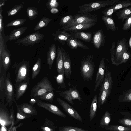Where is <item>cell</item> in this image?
I'll return each mask as SVG.
<instances>
[{
	"label": "cell",
	"instance_id": "cell-21",
	"mask_svg": "<svg viewBox=\"0 0 131 131\" xmlns=\"http://www.w3.org/2000/svg\"><path fill=\"white\" fill-rule=\"evenodd\" d=\"M71 37L78 39L84 41L91 42L92 33L81 31H74L70 32Z\"/></svg>",
	"mask_w": 131,
	"mask_h": 131
},
{
	"label": "cell",
	"instance_id": "cell-55",
	"mask_svg": "<svg viewBox=\"0 0 131 131\" xmlns=\"http://www.w3.org/2000/svg\"><path fill=\"white\" fill-rule=\"evenodd\" d=\"M37 100L35 98H32L29 101V103L30 104L33 105L34 104L36 103Z\"/></svg>",
	"mask_w": 131,
	"mask_h": 131
},
{
	"label": "cell",
	"instance_id": "cell-20",
	"mask_svg": "<svg viewBox=\"0 0 131 131\" xmlns=\"http://www.w3.org/2000/svg\"><path fill=\"white\" fill-rule=\"evenodd\" d=\"M27 25L20 27L12 31L8 35L5 36L7 42L18 40L27 29Z\"/></svg>",
	"mask_w": 131,
	"mask_h": 131
},
{
	"label": "cell",
	"instance_id": "cell-50",
	"mask_svg": "<svg viewBox=\"0 0 131 131\" xmlns=\"http://www.w3.org/2000/svg\"><path fill=\"white\" fill-rule=\"evenodd\" d=\"M115 12L114 8L111 6L103 10L102 11V14L105 16L112 18L113 14Z\"/></svg>",
	"mask_w": 131,
	"mask_h": 131
},
{
	"label": "cell",
	"instance_id": "cell-45",
	"mask_svg": "<svg viewBox=\"0 0 131 131\" xmlns=\"http://www.w3.org/2000/svg\"><path fill=\"white\" fill-rule=\"evenodd\" d=\"M59 131H89L81 128L69 126L60 127Z\"/></svg>",
	"mask_w": 131,
	"mask_h": 131
},
{
	"label": "cell",
	"instance_id": "cell-39",
	"mask_svg": "<svg viewBox=\"0 0 131 131\" xmlns=\"http://www.w3.org/2000/svg\"><path fill=\"white\" fill-rule=\"evenodd\" d=\"M110 131H131V128L118 125H111L104 127Z\"/></svg>",
	"mask_w": 131,
	"mask_h": 131
},
{
	"label": "cell",
	"instance_id": "cell-54",
	"mask_svg": "<svg viewBox=\"0 0 131 131\" xmlns=\"http://www.w3.org/2000/svg\"><path fill=\"white\" fill-rule=\"evenodd\" d=\"M10 113L12 121V124L9 128V130H11L12 128L14 127L15 125V121L14 114V111L13 106L11 108Z\"/></svg>",
	"mask_w": 131,
	"mask_h": 131
},
{
	"label": "cell",
	"instance_id": "cell-61",
	"mask_svg": "<svg viewBox=\"0 0 131 131\" xmlns=\"http://www.w3.org/2000/svg\"></svg>",
	"mask_w": 131,
	"mask_h": 131
},
{
	"label": "cell",
	"instance_id": "cell-56",
	"mask_svg": "<svg viewBox=\"0 0 131 131\" xmlns=\"http://www.w3.org/2000/svg\"><path fill=\"white\" fill-rule=\"evenodd\" d=\"M130 33L131 34L130 36V37H129V46L130 49V57L129 59H131V29L130 30Z\"/></svg>",
	"mask_w": 131,
	"mask_h": 131
},
{
	"label": "cell",
	"instance_id": "cell-2",
	"mask_svg": "<svg viewBox=\"0 0 131 131\" xmlns=\"http://www.w3.org/2000/svg\"><path fill=\"white\" fill-rule=\"evenodd\" d=\"M12 68L15 72L16 83L29 81L30 65L29 61L23 59L19 63H14Z\"/></svg>",
	"mask_w": 131,
	"mask_h": 131
},
{
	"label": "cell",
	"instance_id": "cell-36",
	"mask_svg": "<svg viewBox=\"0 0 131 131\" xmlns=\"http://www.w3.org/2000/svg\"><path fill=\"white\" fill-rule=\"evenodd\" d=\"M51 20L52 19L50 18L43 17L34 27V30L37 31L46 27Z\"/></svg>",
	"mask_w": 131,
	"mask_h": 131
},
{
	"label": "cell",
	"instance_id": "cell-13",
	"mask_svg": "<svg viewBox=\"0 0 131 131\" xmlns=\"http://www.w3.org/2000/svg\"><path fill=\"white\" fill-rule=\"evenodd\" d=\"M105 58L103 57L100 62L95 82L94 91H96L102 84L104 79L105 65Z\"/></svg>",
	"mask_w": 131,
	"mask_h": 131
},
{
	"label": "cell",
	"instance_id": "cell-11",
	"mask_svg": "<svg viewBox=\"0 0 131 131\" xmlns=\"http://www.w3.org/2000/svg\"><path fill=\"white\" fill-rule=\"evenodd\" d=\"M36 103L39 107L44 108L56 115L63 118L67 117L66 115L57 106L51 103L42 102L38 98Z\"/></svg>",
	"mask_w": 131,
	"mask_h": 131
},
{
	"label": "cell",
	"instance_id": "cell-47",
	"mask_svg": "<svg viewBox=\"0 0 131 131\" xmlns=\"http://www.w3.org/2000/svg\"><path fill=\"white\" fill-rule=\"evenodd\" d=\"M73 17V16L70 15L62 17L60 19L59 24L60 26H63L72 20Z\"/></svg>",
	"mask_w": 131,
	"mask_h": 131
},
{
	"label": "cell",
	"instance_id": "cell-35",
	"mask_svg": "<svg viewBox=\"0 0 131 131\" xmlns=\"http://www.w3.org/2000/svg\"><path fill=\"white\" fill-rule=\"evenodd\" d=\"M111 120V114L109 112L106 111L101 117L99 124V127L103 128L108 126Z\"/></svg>",
	"mask_w": 131,
	"mask_h": 131
},
{
	"label": "cell",
	"instance_id": "cell-12",
	"mask_svg": "<svg viewBox=\"0 0 131 131\" xmlns=\"http://www.w3.org/2000/svg\"><path fill=\"white\" fill-rule=\"evenodd\" d=\"M57 101L59 104L70 116L80 121H83L77 112L68 103L59 97L57 98Z\"/></svg>",
	"mask_w": 131,
	"mask_h": 131
},
{
	"label": "cell",
	"instance_id": "cell-48",
	"mask_svg": "<svg viewBox=\"0 0 131 131\" xmlns=\"http://www.w3.org/2000/svg\"><path fill=\"white\" fill-rule=\"evenodd\" d=\"M47 8L50 10L53 8H58L59 5V3L57 0H49L46 4Z\"/></svg>",
	"mask_w": 131,
	"mask_h": 131
},
{
	"label": "cell",
	"instance_id": "cell-17",
	"mask_svg": "<svg viewBox=\"0 0 131 131\" xmlns=\"http://www.w3.org/2000/svg\"><path fill=\"white\" fill-rule=\"evenodd\" d=\"M109 68L107 67H105L104 79L102 84L104 89L110 95L113 89V80Z\"/></svg>",
	"mask_w": 131,
	"mask_h": 131
},
{
	"label": "cell",
	"instance_id": "cell-51",
	"mask_svg": "<svg viewBox=\"0 0 131 131\" xmlns=\"http://www.w3.org/2000/svg\"><path fill=\"white\" fill-rule=\"evenodd\" d=\"M115 43L113 42L112 45L110 50L111 60L112 64L116 66L115 61Z\"/></svg>",
	"mask_w": 131,
	"mask_h": 131
},
{
	"label": "cell",
	"instance_id": "cell-41",
	"mask_svg": "<svg viewBox=\"0 0 131 131\" xmlns=\"http://www.w3.org/2000/svg\"><path fill=\"white\" fill-rule=\"evenodd\" d=\"M55 97L53 91H50L38 97L39 99L48 101L52 103Z\"/></svg>",
	"mask_w": 131,
	"mask_h": 131
},
{
	"label": "cell",
	"instance_id": "cell-3",
	"mask_svg": "<svg viewBox=\"0 0 131 131\" xmlns=\"http://www.w3.org/2000/svg\"><path fill=\"white\" fill-rule=\"evenodd\" d=\"M97 19V15L91 12L78 13L74 15L72 20L65 25L62 26L61 29L63 30L78 24L96 23Z\"/></svg>",
	"mask_w": 131,
	"mask_h": 131
},
{
	"label": "cell",
	"instance_id": "cell-19",
	"mask_svg": "<svg viewBox=\"0 0 131 131\" xmlns=\"http://www.w3.org/2000/svg\"><path fill=\"white\" fill-rule=\"evenodd\" d=\"M52 35L55 41H57L63 45L65 44L68 40L71 37L70 32H68L66 31H62L60 29H58Z\"/></svg>",
	"mask_w": 131,
	"mask_h": 131
},
{
	"label": "cell",
	"instance_id": "cell-6",
	"mask_svg": "<svg viewBox=\"0 0 131 131\" xmlns=\"http://www.w3.org/2000/svg\"><path fill=\"white\" fill-rule=\"evenodd\" d=\"M45 36L44 33H40L38 31L28 35L24 38L18 39L16 42L18 45L21 44L24 46H33L42 40Z\"/></svg>",
	"mask_w": 131,
	"mask_h": 131
},
{
	"label": "cell",
	"instance_id": "cell-49",
	"mask_svg": "<svg viewBox=\"0 0 131 131\" xmlns=\"http://www.w3.org/2000/svg\"><path fill=\"white\" fill-rule=\"evenodd\" d=\"M119 124L123 125L131 128V118H123L118 121Z\"/></svg>",
	"mask_w": 131,
	"mask_h": 131
},
{
	"label": "cell",
	"instance_id": "cell-32",
	"mask_svg": "<svg viewBox=\"0 0 131 131\" xmlns=\"http://www.w3.org/2000/svg\"><path fill=\"white\" fill-rule=\"evenodd\" d=\"M41 128L42 131H56L57 127L54 125L52 121L46 118Z\"/></svg>",
	"mask_w": 131,
	"mask_h": 131
},
{
	"label": "cell",
	"instance_id": "cell-24",
	"mask_svg": "<svg viewBox=\"0 0 131 131\" xmlns=\"http://www.w3.org/2000/svg\"><path fill=\"white\" fill-rule=\"evenodd\" d=\"M66 42L68 46L71 50L75 49L78 47H80L84 49H90L88 46L80 40L72 37L70 38Z\"/></svg>",
	"mask_w": 131,
	"mask_h": 131
},
{
	"label": "cell",
	"instance_id": "cell-9",
	"mask_svg": "<svg viewBox=\"0 0 131 131\" xmlns=\"http://www.w3.org/2000/svg\"><path fill=\"white\" fill-rule=\"evenodd\" d=\"M0 121L2 126L4 127L11 126L12 121L10 113L7 109L6 104L0 101Z\"/></svg>",
	"mask_w": 131,
	"mask_h": 131
},
{
	"label": "cell",
	"instance_id": "cell-53",
	"mask_svg": "<svg viewBox=\"0 0 131 131\" xmlns=\"http://www.w3.org/2000/svg\"><path fill=\"white\" fill-rule=\"evenodd\" d=\"M3 10L0 8V33L4 34L3 17L2 15Z\"/></svg>",
	"mask_w": 131,
	"mask_h": 131
},
{
	"label": "cell",
	"instance_id": "cell-25",
	"mask_svg": "<svg viewBox=\"0 0 131 131\" xmlns=\"http://www.w3.org/2000/svg\"><path fill=\"white\" fill-rule=\"evenodd\" d=\"M96 23L80 24L69 27L63 30L66 31L70 32L74 31H81L87 30L91 27L96 24Z\"/></svg>",
	"mask_w": 131,
	"mask_h": 131
},
{
	"label": "cell",
	"instance_id": "cell-16",
	"mask_svg": "<svg viewBox=\"0 0 131 131\" xmlns=\"http://www.w3.org/2000/svg\"><path fill=\"white\" fill-rule=\"evenodd\" d=\"M11 63V54L9 51L8 49L4 50L0 57V73L2 72V67L6 71L10 68Z\"/></svg>",
	"mask_w": 131,
	"mask_h": 131
},
{
	"label": "cell",
	"instance_id": "cell-1",
	"mask_svg": "<svg viewBox=\"0 0 131 131\" xmlns=\"http://www.w3.org/2000/svg\"><path fill=\"white\" fill-rule=\"evenodd\" d=\"M93 54L83 56L80 67V75L84 81L91 80L94 73L96 63L93 61Z\"/></svg>",
	"mask_w": 131,
	"mask_h": 131
},
{
	"label": "cell",
	"instance_id": "cell-31",
	"mask_svg": "<svg viewBox=\"0 0 131 131\" xmlns=\"http://www.w3.org/2000/svg\"><path fill=\"white\" fill-rule=\"evenodd\" d=\"M14 102L16 104L17 109L16 118L15 122V125H16L20 121L30 117L32 116L27 115L23 112L20 110L19 105L17 104L15 99Z\"/></svg>",
	"mask_w": 131,
	"mask_h": 131
},
{
	"label": "cell",
	"instance_id": "cell-59",
	"mask_svg": "<svg viewBox=\"0 0 131 131\" xmlns=\"http://www.w3.org/2000/svg\"><path fill=\"white\" fill-rule=\"evenodd\" d=\"M2 2L0 1V8H2V6L4 5L6 0H2Z\"/></svg>",
	"mask_w": 131,
	"mask_h": 131
},
{
	"label": "cell",
	"instance_id": "cell-26",
	"mask_svg": "<svg viewBox=\"0 0 131 131\" xmlns=\"http://www.w3.org/2000/svg\"><path fill=\"white\" fill-rule=\"evenodd\" d=\"M19 106L21 111L27 115L32 116L36 115L38 113L33 105L30 103L24 102L19 105Z\"/></svg>",
	"mask_w": 131,
	"mask_h": 131
},
{
	"label": "cell",
	"instance_id": "cell-33",
	"mask_svg": "<svg viewBox=\"0 0 131 131\" xmlns=\"http://www.w3.org/2000/svg\"><path fill=\"white\" fill-rule=\"evenodd\" d=\"M25 3L22 2L19 4L15 6L13 8L7 11L8 16H10L15 15L19 12L25 7Z\"/></svg>",
	"mask_w": 131,
	"mask_h": 131
},
{
	"label": "cell",
	"instance_id": "cell-8",
	"mask_svg": "<svg viewBox=\"0 0 131 131\" xmlns=\"http://www.w3.org/2000/svg\"><path fill=\"white\" fill-rule=\"evenodd\" d=\"M56 92L72 105L74 104V100L77 99L80 102L83 101L78 91L76 88L70 87L68 90L64 91H56Z\"/></svg>",
	"mask_w": 131,
	"mask_h": 131
},
{
	"label": "cell",
	"instance_id": "cell-38",
	"mask_svg": "<svg viewBox=\"0 0 131 131\" xmlns=\"http://www.w3.org/2000/svg\"><path fill=\"white\" fill-rule=\"evenodd\" d=\"M131 6V0L119 1L115 4L112 7L115 11L122 8H125Z\"/></svg>",
	"mask_w": 131,
	"mask_h": 131
},
{
	"label": "cell",
	"instance_id": "cell-10",
	"mask_svg": "<svg viewBox=\"0 0 131 131\" xmlns=\"http://www.w3.org/2000/svg\"><path fill=\"white\" fill-rule=\"evenodd\" d=\"M128 47V44L126 39L123 38L118 41L115 51V61L116 66L121 64L122 53Z\"/></svg>",
	"mask_w": 131,
	"mask_h": 131
},
{
	"label": "cell",
	"instance_id": "cell-57",
	"mask_svg": "<svg viewBox=\"0 0 131 131\" xmlns=\"http://www.w3.org/2000/svg\"><path fill=\"white\" fill-rule=\"evenodd\" d=\"M51 13L52 14H55L59 12L58 9L57 8H53L50 10Z\"/></svg>",
	"mask_w": 131,
	"mask_h": 131
},
{
	"label": "cell",
	"instance_id": "cell-40",
	"mask_svg": "<svg viewBox=\"0 0 131 131\" xmlns=\"http://www.w3.org/2000/svg\"><path fill=\"white\" fill-rule=\"evenodd\" d=\"M41 59L40 57H38L32 68V79H34L36 78L39 73L41 69Z\"/></svg>",
	"mask_w": 131,
	"mask_h": 131
},
{
	"label": "cell",
	"instance_id": "cell-34",
	"mask_svg": "<svg viewBox=\"0 0 131 131\" xmlns=\"http://www.w3.org/2000/svg\"><path fill=\"white\" fill-rule=\"evenodd\" d=\"M0 101L4 102L5 99V77L1 73L0 74Z\"/></svg>",
	"mask_w": 131,
	"mask_h": 131
},
{
	"label": "cell",
	"instance_id": "cell-44",
	"mask_svg": "<svg viewBox=\"0 0 131 131\" xmlns=\"http://www.w3.org/2000/svg\"><path fill=\"white\" fill-rule=\"evenodd\" d=\"M64 76L65 74L62 73L54 76L59 88H63L66 86L64 82Z\"/></svg>",
	"mask_w": 131,
	"mask_h": 131
},
{
	"label": "cell",
	"instance_id": "cell-7",
	"mask_svg": "<svg viewBox=\"0 0 131 131\" xmlns=\"http://www.w3.org/2000/svg\"><path fill=\"white\" fill-rule=\"evenodd\" d=\"M5 92L7 104L9 107H11L13 106V102L15 100V93L10 72L6 74L5 77Z\"/></svg>",
	"mask_w": 131,
	"mask_h": 131
},
{
	"label": "cell",
	"instance_id": "cell-58",
	"mask_svg": "<svg viewBox=\"0 0 131 131\" xmlns=\"http://www.w3.org/2000/svg\"><path fill=\"white\" fill-rule=\"evenodd\" d=\"M22 124H21V123L19 124V125L17 126H15L13 127L12 130H11V131H17L16 130V129L17 128L19 127Z\"/></svg>",
	"mask_w": 131,
	"mask_h": 131
},
{
	"label": "cell",
	"instance_id": "cell-5",
	"mask_svg": "<svg viewBox=\"0 0 131 131\" xmlns=\"http://www.w3.org/2000/svg\"><path fill=\"white\" fill-rule=\"evenodd\" d=\"M54 89L48 77L46 76L32 88L30 96L33 97H38Z\"/></svg>",
	"mask_w": 131,
	"mask_h": 131
},
{
	"label": "cell",
	"instance_id": "cell-4",
	"mask_svg": "<svg viewBox=\"0 0 131 131\" xmlns=\"http://www.w3.org/2000/svg\"><path fill=\"white\" fill-rule=\"evenodd\" d=\"M119 0H106L95 2L85 4L79 6V13H90L95 11L108 5L114 4Z\"/></svg>",
	"mask_w": 131,
	"mask_h": 131
},
{
	"label": "cell",
	"instance_id": "cell-28",
	"mask_svg": "<svg viewBox=\"0 0 131 131\" xmlns=\"http://www.w3.org/2000/svg\"><path fill=\"white\" fill-rule=\"evenodd\" d=\"M97 95H95L91 104L89 111V119L92 121L96 116L97 109Z\"/></svg>",
	"mask_w": 131,
	"mask_h": 131
},
{
	"label": "cell",
	"instance_id": "cell-30",
	"mask_svg": "<svg viewBox=\"0 0 131 131\" xmlns=\"http://www.w3.org/2000/svg\"><path fill=\"white\" fill-rule=\"evenodd\" d=\"M118 19H122L121 23L131 15V7H126L119 10L116 13Z\"/></svg>",
	"mask_w": 131,
	"mask_h": 131
},
{
	"label": "cell",
	"instance_id": "cell-43",
	"mask_svg": "<svg viewBox=\"0 0 131 131\" xmlns=\"http://www.w3.org/2000/svg\"><path fill=\"white\" fill-rule=\"evenodd\" d=\"M26 20L25 18H19L14 20L5 25V27L20 26L23 25Z\"/></svg>",
	"mask_w": 131,
	"mask_h": 131
},
{
	"label": "cell",
	"instance_id": "cell-27",
	"mask_svg": "<svg viewBox=\"0 0 131 131\" xmlns=\"http://www.w3.org/2000/svg\"><path fill=\"white\" fill-rule=\"evenodd\" d=\"M110 95L104 89L102 84L101 85L97 99V105L99 108L101 105L105 103Z\"/></svg>",
	"mask_w": 131,
	"mask_h": 131
},
{
	"label": "cell",
	"instance_id": "cell-14",
	"mask_svg": "<svg viewBox=\"0 0 131 131\" xmlns=\"http://www.w3.org/2000/svg\"><path fill=\"white\" fill-rule=\"evenodd\" d=\"M62 51L64 70L65 76L67 79L69 78L72 74L71 64L69 54L65 49L60 46Z\"/></svg>",
	"mask_w": 131,
	"mask_h": 131
},
{
	"label": "cell",
	"instance_id": "cell-22",
	"mask_svg": "<svg viewBox=\"0 0 131 131\" xmlns=\"http://www.w3.org/2000/svg\"><path fill=\"white\" fill-rule=\"evenodd\" d=\"M56 67L58 74H65L62 54L60 47L59 46L57 50Z\"/></svg>",
	"mask_w": 131,
	"mask_h": 131
},
{
	"label": "cell",
	"instance_id": "cell-37",
	"mask_svg": "<svg viewBox=\"0 0 131 131\" xmlns=\"http://www.w3.org/2000/svg\"><path fill=\"white\" fill-rule=\"evenodd\" d=\"M27 15L29 19L33 20L38 17L39 13L37 9L33 6H30L26 9Z\"/></svg>",
	"mask_w": 131,
	"mask_h": 131
},
{
	"label": "cell",
	"instance_id": "cell-60",
	"mask_svg": "<svg viewBox=\"0 0 131 131\" xmlns=\"http://www.w3.org/2000/svg\"><path fill=\"white\" fill-rule=\"evenodd\" d=\"M5 129H6V128H5ZM5 129V131H7ZM8 131H11L8 130Z\"/></svg>",
	"mask_w": 131,
	"mask_h": 131
},
{
	"label": "cell",
	"instance_id": "cell-46",
	"mask_svg": "<svg viewBox=\"0 0 131 131\" xmlns=\"http://www.w3.org/2000/svg\"><path fill=\"white\" fill-rule=\"evenodd\" d=\"M130 53L128 50V48L126 49L122 53L121 64L126 63L130 59Z\"/></svg>",
	"mask_w": 131,
	"mask_h": 131
},
{
	"label": "cell",
	"instance_id": "cell-18",
	"mask_svg": "<svg viewBox=\"0 0 131 131\" xmlns=\"http://www.w3.org/2000/svg\"><path fill=\"white\" fill-rule=\"evenodd\" d=\"M29 81H23L14 85L15 88V99L19 100L26 92L29 85Z\"/></svg>",
	"mask_w": 131,
	"mask_h": 131
},
{
	"label": "cell",
	"instance_id": "cell-29",
	"mask_svg": "<svg viewBox=\"0 0 131 131\" xmlns=\"http://www.w3.org/2000/svg\"><path fill=\"white\" fill-rule=\"evenodd\" d=\"M102 18L108 30L114 31L116 30L117 28L115 23L111 18L102 14Z\"/></svg>",
	"mask_w": 131,
	"mask_h": 131
},
{
	"label": "cell",
	"instance_id": "cell-23",
	"mask_svg": "<svg viewBox=\"0 0 131 131\" xmlns=\"http://www.w3.org/2000/svg\"><path fill=\"white\" fill-rule=\"evenodd\" d=\"M56 53V45L54 43H53L49 48L46 58V63L49 66L50 70H51L52 67Z\"/></svg>",
	"mask_w": 131,
	"mask_h": 131
},
{
	"label": "cell",
	"instance_id": "cell-15",
	"mask_svg": "<svg viewBox=\"0 0 131 131\" xmlns=\"http://www.w3.org/2000/svg\"><path fill=\"white\" fill-rule=\"evenodd\" d=\"M105 38L102 30H99L94 33L91 42L95 48L99 49L104 45Z\"/></svg>",
	"mask_w": 131,
	"mask_h": 131
},
{
	"label": "cell",
	"instance_id": "cell-42",
	"mask_svg": "<svg viewBox=\"0 0 131 131\" xmlns=\"http://www.w3.org/2000/svg\"><path fill=\"white\" fill-rule=\"evenodd\" d=\"M118 99L119 101L122 102H131V88L123 92Z\"/></svg>",
	"mask_w": 131,
	"mask_h": 131
},
{
	"label": "cell",
	"instance_id": "cell-52",
	"mask_svg": "<svg viewBox=\"0 0 131 131\" xmlns=\"http://www.w3.org/2000/svg\"><path fill=\"white\" fill-rule=\"evenodd\" d=\"M131 27V15L125 20L122 28L123 31H126Z\"/></svg>",
	"mask_w": 131,
	"mask_h": 131
}]
</instances>
